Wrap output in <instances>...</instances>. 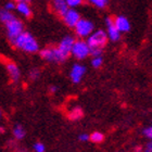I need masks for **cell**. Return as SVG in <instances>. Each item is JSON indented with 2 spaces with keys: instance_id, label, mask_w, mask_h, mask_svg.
<instances>
[{
  "instance_id": "obj_25",
  "label": "cell",
  "mask_w": 152,
  "mask_h": 152,
  "mask_svg": "<svg viewBox=\"0 0 152 152\" xmlns=\"http://www.w3.org/2000/svg\"><path fill=\"white\" fill-rule=\"evenodd\" d=\"M78 139L79 141H87V140H89V135H87V134H80L78 136Z\"/></svg>"
},
{
  "instance_id": "obj_24",
  "label": "cell",
  "mask_w": 152,
  "mask_h": 152,
  "mask_svg": "<svg viewBox=\"0 0 152 152\" xmlns=\"http://www.w3.org/2000/svg\"><path fill=\"white\" fill-rule=\"evenodd\" d=\"M4 9L8 10V11H12V10L16 9V3L14 1H8L4 4Z\"/></svg>"
},
{
  "instance_id": "obj_28",
  "label": "cell",
  "mask_w": 152,
  "mask_h": 152,
  "mask_svg": "<svg viewBox=\"0 0 152 152\" xmlns=\"http://www.w3.org/2000/svg\"><path fill=\"white\" fill-rule=\"evenodd\" d=\"M13 1L16 3H20V2H28L29 3V0H13Z\"/></svg>"
},
{
  "instance_id": "obj_2",
  "label": "cell",
  "mask_w": 152,
  "mask_h": 152,
  "mask_svg": "<svg viewBox=\"0 0 152 152\" xmlns=\"http://www.w3.org/2000/svg\"><path fill=\"white\" fill-rule=\"evenodd\" d=\"M3 25L6 27L7 36L11 44H14L16 38L24 32V26H23L22 21L15 18L14 14L9 20H7L6 22L3 23Z\"/></svg>"
},
{
  "instance_id": "obj_6",
  "label": "cell",
  "mask_w": 152,
  "mask_h": 152,
  "mask_svg": "<svg viewBox=\"0 0 152 152\" xmlns=\"http://www.w3.org/2000/svg\"><path fill=\"white\" fill-rule=\"evenodd\" d=\"M94 28H95V26L91 21L80 19L74 27V31L79 38H88L94 33Z\"/></svg>"
},
{
  "instance_id": "obj_19",
  "label": "cell",
  "mask_w": 152,
  "mask_h": 152,
  "mask_svg": "<svg viewBox=\"0 0 152 152\" xmlns=\"http://www.w3.org/2000/svg\"><path fill=\"white\" fill-rule=\"evenodd\" d=\"M102 64H103V59H102V57L92 58V60H91L92 67H95V69H99V67L101 66Z\"/></svg>"
},
{
  "instance_id": "obj_21",
  "label": "cell",
  "mask_w": 152,
  "mask_h": 152,
  "mask_svg": "<svg viewBox=\"0 0 152 152\" xmlns=\"http://www.w3.org/2000/svg\"><path fill=\"white\" fill-rule=\"evenodd\" d=\"M65 2L69 4V7L74 8V7H78L83 3V0H64Z\"/></svg>"
},
{
  "instance_id": "obj_4",
  "label": "cell",
  "mask_w": 152,
  "mask_h": 152,
  "mask_svg": "<svg viewBox=\"0 0 152 152\" xmlns=\"http://www.w3.org/2000/svg\"><path fill=\"white\" fill-rule=\"evenodd\" d=\"M108 34L107 32L102 31V29H98L95 33H92L91 35L87 38V44L89 45L90 49H95V48H99V49H103L107 42H108Z\"/></svg>"
},
{
  "instance_id": "obj_14",
  "label": "cell",
  "mask_w": 152,
  "mask_h": 152,
  "mask_svg": "<svg viewBox=\"0 0 152 152\" xmlns=\"http://www.w3.org/2000/svg\"><path fill=\"white\" fill-rule=\"evenodd\" d=\"M16 10L19 11V13H21V14H22V15H24L25 18H31V16H32V14H33L28 2L16 3Z\"/></svg>"
},
{
  "instance_id": "obj_27",
  "label": "cell",
  "mask_w": 152,
  "mask_h": 152,
  "mask_svg": "<svg viewBox=\"0 0 152 152\" xmlns=\"http://www.w3.org/2000/svg\"><path fill=\"white\" fill-rule=\"evenodd\" d=\"M49 91H50V94L53 95V94H56L58 91V87L57 86H51L50 88H49Z\"/></svg>"
},
{
  "instance_id": "obj_11",
  "label": "cell",
  "mask_w": 152,
  "mask_h": 152,
  "mask_svg": "<svg viewBox=\"0 0 152 152\" xmlns=\"http://www.w3.org/2000/svg\"><path fill=\"white\" fill-rule=\"evenodd\" d=\"M6 69L8 71V74H9L10 78L13 83H18L20 80V77H21V71H20L19 66L16 65L14 62L10 60H6Z\"/></svg>"
},
{
  "instance_id": "obj_12",
  "label": "cell",
  "mask_w": 152,
  "mask_h": 152,
  "mask_svg": "<svg viewBox=\"0 0 152 152\" xmlns=\"http://www.w3.org/2000/svg\"><path fill=\"white\" fill-rule=\"evenodd\" d=\"M114 23L121 33H127L130 31V23L125 16L118 15L116 18H114Z\"/></svg>"
},
{
  "instance_id": "obj_15",
  "label": "cell",
  "mask_w": 152,
  "mask_h": 152,
  "mask_svg": "<svg viewBox=\"0 0 152 152\" xmlns=\"http://www.w3.org/2000/svg\"><path fill=\"white\" fill-rule=\"evenodd\" d=\"M13 136L15 137L18 140H21L23 139L26 135V132L24 129V127L21 125V124H15L14 127H13Z\"/></svg>"
},
{
  "instance_id": "obj_22",
  "label": "cell",
  "mask_w": 152,
  "mask_h": 152,
  "mask_svg": "<svg viewBox=\"0 0 152 152\" xmlns=\"http://www.w3.org/2000/svg\"><path fill=\"white\" fill-rule=\"evenodd\" d=\"M142 134L145 135V137H147V138H148V139L152 140V125L146 127V128L142 130Z\"/></svg>"
},
{
  "instance_id": "obj_3",
  "label": "cell",
  "mask_w": 152,
  "mask_h": 152,
  "mask_svg": "<svg viewBox=\"0 0 152 152\" xmlns=\"http://www.w3.org/2000/svg\"><path fill=\"white\" fill-rule=\"evenodd\" d=\"M40 57L44 59L45 61L51 62V63H62L66 60V58L64 57L62 52L59 50V48L57 47H47L39 51Z\"/></svg>"
},
{
  "instance_id": "obj_17",
  "label": "cell",
  "mask_w": 152,
  "mask_h": 152,
  "mask_svg": "<svg viewBox=\"0 0 152 152\" xmlns=\"http://www.w3.org/2000/svg\"><path fill=\"white\" fill-rule=\"evenodd\" d=\"M83 115H84V113H83L82 109H80V108H75L70 112V114H69V117H70L71 120L75 121V120H79V118H82Z\"/></svg>"
},
{
  "instance_id": "obj_7",
  "label": "cell",
  "mask_w": 152,
  "mask_h": 152,
  "mask_svg": "<svg viewBox=\"0 0 152 152\" xmlns=\"http://www.w3.org/2000/svg\"><path fill=\"white\" fill-rule=\"evenodd\" d=\"M105 25H107V34L110 40L118 41L121 38V32L117 29L115 23H114V18L108 16L105 18Z\"/></svg>"
},
{
  "instance_id": "obj_16",
  "label": "cell",
  "mask_w": 152,
  "mask_h": 152,
  "mask_svg": "<svg viewBox=\"0 0 152 152\" xmlns=\"http://www.w3.org/2000/svg\"><path fill=\"white\" fill-rule=\"evenodd\" d=\"M89 140L94 143H101L104 140V135L102 133H99V132H95L89 136Z\"/></svg>"
},
{
  "instance_id": "obj_20",
  "label": "cell",
  "mask_w": 152,
  "mask_h": 152,
  "mask_svg": "<svg viewBox=\"0 0 152 152\" xmlns=\"http://www.w3.org/2000/svg\"><path fill=\"white\" fill-rule=\"evenodd\" d=\"M29 78L32 79V80H36V79L39 78V76H40V70H38L36 67H34L33 70L29 71Z\"/></svg>"
},
{
  "instance_id": "obj_26",
  "label": "cell",
  "mask_w": 152,
  "mask_h": 152,
  "mask_svg": "<svg viewBox=\"0 0 152 152\" xmlns=\"http://www.w3.org/2000/svg\"><path fill=\"white\" fill-rule=\"evenodd\" d=\"M145 152H152V140H150L149 142L147 143L146 149H145Z\"/></svg>"
},
{
  "instance_id": "obj_29",
  "label": "cell",
  "mask_w": 152,
  "mask_h": 152,
  "mask_svg": "<svg viewBox=\"0 0 152 152\" xmlns=\"http://www.w3.org/2000/svg\"><path fill=\"white\" fill-rule=\"evenodd\" d=\"M2 110H1V109H0V120H1V118H2Z\"/></svg>"
},
{
  "instance_id": "obj_8",
  "label": "cell",
  "mask_w": 152,
  "mask_h": 152,
  "mask_svg": "<svg viewBox=\"0 0 152 152\" xmlns=\"http://www.w3.org/2000/svg\"><path fill=\"white\" fill-rule=\"evenodd\" d=\"M75 38L72 37V36H65V37L60 41V44L58 45V48H59V50L62 52L64 57L69 58L70 57V54L72 53V48H73V45L75 42Z\"/></svg>"
},
{
  "instance_id": "obj_10",
  "label": "cell",
  "mask_w": 152,
  "mask_h": 152,
  "mask_svg": "<svg viewBox=\"0 0 152 152\" xmlns=\"http://www.w3.org/2000/svg\"><path fill=\"white\" fill-rule=\"evenodd\" d=\"M86 73V67L82 64H74L70 73V78L74 84H79Z\"/></svg>"
},
{
  "instance_id": "obj_23",
  "label": "cell",
  "mask_w": 152,
  "mask_h": 152,
  "mask_svg": "<svg viewBox=\"0 0 152 152\" xmlns=\"http://www.w3.org/2000/svg\"><path fill=\"white\" fill-rule=\"evenodd\" d=\"M46 148H45V145L41 142H36L34 143V151L35 152H45Z\"/></svg>"
},
{
  "instance_id": "obj_1",
  "label": "cell",
  "mask_w": 152,
  "mask_h": 152,
  "mask_svg": "<svg viewBox=\"0 0 152 152\" xmlns=\"http://www.w3.org/2000/svg\"><path fill=\"white\" fill-rule=\"evenodd\" d=\"M14 47L27 53H36L39 50V44L28 32H23L14 41Z\"/></svg>"
},
{
  "instance_id": "obj_5",
  "label": "cell",
  "mask_w": 152,
  "mask_h": 152,
  "mask_svg": "<svg viewBox=\"0 0 152 152\" xmlns=\"http://www.w3.org/2000/svg\"><path fill=\"white\" fill-rule=\"evenodd\" d=\"M71 54L77 60H84L88 56H90V47L86 40H83V39L75 40Z\"/></svg>"
},
{
  "instance_id": "obj_9",
  "label": "cell",
  "mask_w": 152,
  "mask_h": 152,
  "mask_svg": "<svg viewBox=\"0 0 152 152\" xmlns=\"http://www.w3.org/2000/svg\"><path fill=\"white\" fill-rule=\"evenodd\" d=\"M62 20H63V23L65 25L74 28L75 25L78 23L79 20H80V15H79V13L75 9L70 8V9L67 10V12L62 16Z\"/></svg>"
},
{
  "instance_id": "obj_18",
  "label": "cell",
  "mask_w": 152,
  "mask_h": 152,
  "mask_svg": "<svg viewBox=\"0 0 152 152\" xmlns=\"http://www.w3.org/2000/svg\"><path fill=\"white\" fill-rule=\"evenodd\" d=\"M88 1L91 3L92 6L97 7V8H99V9H103V8H105L109 3V0H88Z\"/></svg>"
},
{
  "instance_id": "obj_13",
  "label": "cell",
  "mask_w": 152,
  "mask_h": 152,
  "mask_svg": "<svg viewBox=\"0 0 152 152\" xmlns=\"http://www.w3.org/2000/svg\"><path fill=\"white\" fill-rule=\"evenodd\" d=\"M52 8L58 15H60L61 18L67 12V10L70 9L69 4L64 0H52Z\"/></svg>"
},
{
  "instance_id": "obj_30",
  "label": "cell",
  "mask_w": 152,
  "mask_h": 152,
  "mask_svg": "<svg viewBox=\"0 0 152 152\" xmlns=\"http://www.w3.org/2000/svg\"><path fill=\"white\" fill-rule=\"evenodd\" d=\"M3 127H0V133H3V132H4V129H2Z\"/></svg>"
}]
</instances>
